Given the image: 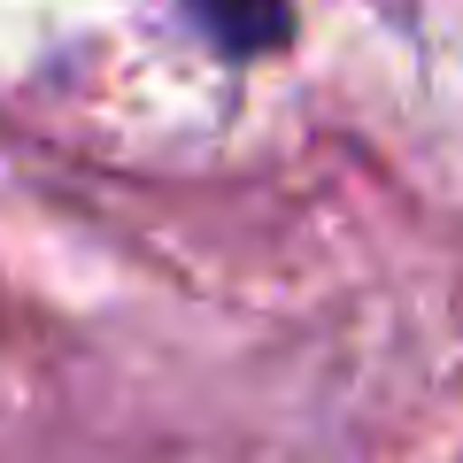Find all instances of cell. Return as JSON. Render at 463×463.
<instances>
[{
  "label": "cell",
  "instance_id": "6da1fadb",
  "mask_svg": "<svg viewBox=\"0 0 463 463\" xmlns=\"http://www.w3.org/2000/svg\"><path fill=\"white\" fill-rule=\"evenodd\" d=\"M185 8H194V24L224 54H270L294 32V8L286 0H185Z\"/></svg>",
  "mask_w": 463,
  "mask_h": 463
}]
</instances>
